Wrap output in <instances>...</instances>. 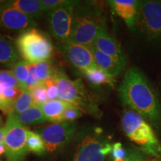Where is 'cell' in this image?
<instances>
[{
  "label": "cell",
  "instance_id": "cell-1",
  "mask_svg": "<svg viewBox=\"0 0 161 161\" xmlns=\"http://www.w3.org/2000/svg\"><path fill=\"white\" fill-rule=\"evenodd\" d=\"M119 98L127 109L136 112L151 125L161 128V102L158 94L140 69L131 66L118 90Z\"/></svg>",
  "mask_w": 161,
  "mask_h": 161
},
{
  "label": "cell",
  "instance_id": "cell-2",
  "mask_svg": "<svg viewBox=\"0 0 161 161\" xmlns=\"http://www.w3.org/2000/svg\"><path fill=\"white\" fill-rule=\"evenodd\" d=\"M105 25V16L100 4L76 1L69 41L91 47L98 31Z\"/></svg>",
  "mask_w": 161,
  "mask_h": 161
},
{
  "label": "cell",
  "instance_id": "cell-3",
  "mask_svg": "<svg viewBox=\"0 0 161 161\" xmlns=\"http://www.w3.org/2000/svg\"><path fill=\"white\" fill-rule=\"evenodd\" d=\"M57 84L58 98L78 108L84 114L100 119L102 111L95 98L90 95L80 78L72 80L62 69H56L52 77Z\"/></svg>",
  "mask_w": 161,
  "mask_h": 161
},
{
  "label": "cell",
  "instance_id": "cell-4",
  "mask_svg": "<svg viewBox=\"0 0 161 161\" xmlns=\"http://www.w3.org/2000/svg\"><path fill=\"white\" fill-rule=\"evenodd\" d=\"M121 125L125 135L140 147L143 153L161 159V144L152 126L147 121L130 109L123 111Z\"/></svg>",
  "mask_w": 161,
  "mask_h": 161
},
{
  "label": "cell",
  "instance_id": "cell-5",
  "mask_svg": "<svg viewBox=\"0 0 161 161\" xmlns=\"http://www.w3.org/2000/svg\"><path fill=\"white\" fill-rule=\"evenodd\" d=\"M111 149L108 136L102 128H85L78 134L72 161H104Z\"/></svg>",
  "mask_w": 161,
  "mask_h": 161
},
{
  "label": "cell",
  "instance_id": "cell-6",
  "mask_svg": "<svg viewBox=\"0 0 161 161\" xmlns=\"http://www.w3.org/2000/svg\"><path fill=\"white\" fill-rule=\"evenodd\" d=\"M14 43L19 57L30 64L50 60L53 55L54 46L51 38L37 28L22 32Z\"/></svg>",
  "mask_w": 161,
  "mask_h": 161
},
{
  "label": "cell",
  "instance_id": "cell-7",
  "mask_svg": "<svg viewBox=\"0 0 161 161\" xmlns=\"http://www.w3.org/2000/svg\"><path fill=\"white\" fill-rule=\"evenodd\" d=\"M133 32L150 45L161 46V0L140 1Z\"/></svg>",
  "mask_w": 161,
  "mask_h": 161
},
{
  "label": "cell",
  "instance_id": "cell-8",
  "mask_svg": "<svg viewBox=\"0 0 161 161\" xmlns=\"http://www.w3.org/2000/svg\"><path fill=\"white\" fill-rule=\"evenodd\" d=\"M4 127V144L6 148L7 161H23L28 153L26 140L29 130L18 122L11 113L7 115V120Z\"/></svg>",
  "mask_w": 161,
  "mask_h": 161
},
{
  "label": "cell",
  "instance_id": "cell-9",
  "mask_svg": "<svg viewBox=\"0 0 161 161\" xmlns=\"http://www.w3.org/2000/svg\"><path fill=\"white\" fill-rule=\"evenodd\" d=\"M76 129L75 122H61L49 125L35 131L43 139L46 152L53 154L69 144L75 136Z\"/></svg>",
  "mask_w": 161,
  "mask_h": 161
},
{
  "label": "cell",
  "instance_id": "cell-10",
  "mask_svg": "<svg viewBox=\"0 0 161 161\" xmlns=\"http://www.w3.org/2000/svg\"><path fill=\"white\" fill-rule=\"evenodd\" d=\"M76 1H67L49 13V31L57 43L69 41Z\"/></svg>",
  "mask_w": 161,
  "mask_h": 161
},
{
  "label": "cell",
  "instance_id": "cell-11",
  "mask_svg": "<svg viewBox=\"0 0 161 161\" xmlns=\"http://www.w3.org/2000/svg\"><path fill=\"white\" fill-rule=\"evenodd\" d=\"M57 48L69 63L80 71L97 66L89 47L68 41L57 43Z\"/></svg>",
  "mask_w": 161,
  "mask_h": 161
},
{
  "label": "cell",
  "instance_id": "cell-12",
  "mask_svg": "<svg viewBox=\"0 0 161 161\" xmlns=\"http://www.w3.org/2000/svg\"><path fill=\"white\" fill-rule=\"evenodd\" d=\"M37 25V22L31 17L11 7L5 2H0V28L22 33Z\"/></svg>",
  "mask_w": 161,
  "mask_h": 161
},
{
  "label": "cell",
  "instance_id": "cell-13",
  "mask_svg": "<svg viewBox=\"0 0 161 161\" xmlns=\"http://www.w3.org/2000/svg\"><path fill=\"white\" fill-rule=\"evenodd\" d=\"M94 47L98 51L103 52L105 55L110 56L121 65L125 67L127 64V58L125 54L121 47L120 44L116 39H114L108 33L107 25L102 28L96 36L94 43L92 44Z\"/></svg>",
  "mask_w": 161,
  "mask_h": 161
},
{
  "label": "cell",
  "instance_id": "cell-14",
  "mask_svg": "<svg viewBox=\"0 0 161 161\" xmlns=\"http://www.w3.org/2000/svg\"><path fill=\"white\" fill-rule=\"evenodd\" d=\"M114 13L119 17L133 31L136 25L140 1L138 0H110L108 1Z\"/></svg>",
  "mask_w": 161,
  "mask_h": 161
},
{
  "label": "cell",
  "instance_id": "cell-15",
  "mask_svg": "<svg viewBox=\"0 0 161 161\" xmlns=\"http://www.w3.org/2000/svg\"><path fill=\"white\" fill-rule=\"evenodd\" d=\"M90 49L91 50L92 55H93L96 66L99 67L100 69L105 71L107 73H108L114 78H116L124 71L125 67L121 65L119 63L113 59L110 56L98 51L93 46L90 47Z\"/></svg>",
  "mask_w": 161,
  "mask_h": 161
},
{
  "label": "cell",
  "instance_id": "cell-16",
  "mask_svg": "<svg viewBox=\"0 0 161 161\" xmlns=\"http://www.w3.org/2000/svg\"><path fill=\"white\" fill-rule=\"evenodd\" d=\"M8 5L34 19L36 22L43 17L40 0H12L5 1Z\"/></svg>",
  "mask_w": 161,
  "mask_h": 161
},
{
  "label": "cell",
  "instance_id": "cell-17",
  "mask_svg": "<svg viewBox=\"0 0 161 161\" xmlns=\"http://www.w3.org/2000/svg\"><path fill=\"white\" fill-rule=\"evenodd\" d=\"M15 43L10 38L0 35V64L8 67H12L19 61Z\"/></svg>",
  "mask_w": 161,
  "mask_h": 161
},
{
  "label": "cell",
  "instance_id": "cell-18",
  "mask_svg": "<svg viewBox=\"0 0 161 161\" xmlns=\"http://www.w3.org/2000/svg\"><path fill=\"white\" fill-rule=\"evenodd\" d=\"M68 104L63 101L56 99L48 101L40 107L48 122L57 123L62 122V116Z\"/></svg>",
  "mask_w": 161,
  "mask_h": 161
},
{
  "label": "cell",
  "instance_id": "cell-19",
  "mask_svg": "<svg viewBox=\"0 0 161 161\" xmlns=\"http://www.w3.org/2000/svg\"><path fill=\"white\" fill-rule=\"evenodd\" d=\"M80 72L84 77L94 86H110L113 87L115 85V78L98 66L83 70Z\"/></svg>",
  "mask_w": 161,
  "mask_h": 161
},
{
  "label": "cell",
  "instance_id": "cell-20",
  "mask_svg": "<svg viewBox=\"0 0 161 161\" xmlns=\"http://www.w3.org/2000/svg\"><path fill=\"white\" fill-rule=\"evenodd\" d=\"M12 114V113H11ZM13 114L16 119L23 125H38L48 122L40 106L35 105L20 114Z\"/></svg>",
  "mask_w": 161,
  "mask_h": 161
},
{
  "label": "cell",
  "instance_id": "cell-21",
  "mask_svg": "<svg viewBox=\"0 0 161 161\" xmlns=\"http://www.w3.org/2000/svg\"><path fill=\"white\" fill-rule=\"evenodd\" d=\"M26 148L28 152L37 155H43L46 152V147L43 139L35 130H28Z\"/></svg>",
  "mask_w": 161,
  "mask_h": 161
},
{
  "label": "cell",
  "instance_id": "cell-22",
  "mask_svg": "<svg viewBox=\"0 0 161 161\" xmlns=\"http://www.w3.org/2000/svg\"><path fill=\"white\" fill-rule=\"evenodd\" d=\"M29 65L30 63L25 60H19L11 67V71L19 82V88L23 91L26 90V83L29 74Z\"/></svg>",
  "mask_w": 161,
  "mask_h": 161
},
{
  "label": "cell",
  "instance_id": "cell-23",
  "mask_svg": "<svg viewBox=\"0 0 161 161\" xmlns=\"http://www.w3.org/2000/svg\"><path fill=\"white\" fill-rule=\"evenodd\" d=\"M35 105V104L31 91L29 90H24L21 96L16 101L11 113L14 114H20Z\"/></svg>",
  "mask_w": 161,
  "mask_h": 161
},
{
  "label": "cell",
  "instance_id": "cell-24",
  "mask_svg": "<svg viewBox=\"0 0 161 161\" xmlns=\"http://www.w3.org/2000/svg\"><path fill=\"white\" fill-rule=\"evenodd\" d=\"M36 74L40 82H44L45 80L52 78L55 75L56 69L50 60H44L35 64Z\"/></svg>",
  "mask_w": 161,
  "mask_h": 161
},
{
  "label": "cell",
  "instance_id": "cell-25",
  "mask_svg": "<svg viewBox=\"0 0 161 161\" xmlns=\"http://www.w3.org/2000/svg\"><path fill=\"white\" fill-rule=\"evenodd\" d=\"M10 87L19 88V84L11 70H0V92Z\"/></svg>",
  "mask_w": 161,
  "mask_h": 161
},
{
  "label": "cell",
  "instance_id": "cell-26",
  "mask_svg": "<svg viewBox=\"0 0 161 161\" xmlns=\"http://www.w3.org/2000/svg\"><path fill=\"white\" fill-rule=\"evenodd\" d=\"M30 91L31 92L35 105L40 106L41 104L48 102L47 90H46V86L43 82H40Z\"/></svg>",
  "mask_w": 161,
  "mask_h": 161
},
{
  "label": "cell",
  "instance_id": "cell-27",
  "mask_svg": "<svg viewBox=\"0 0 161 161\" xmlns=\"http://www.w3.org/2000/svg\"><path fill=\"white\" fill-rule=\"evenodd\" d=\"M23 92V90H22L20 88L10 87L6 88V89L2 90V91L0 92V94L3 96L4 100L13 108L16 101L21 96Z\"/></svg>",
  "mask_w": 161,
  "mask_h": 161
},
{
  "label": "cell",
  "instance_id": "cell-28",
  "mask_svg": "<svg viewBox=\"0 0 161 161\" xmlns=\"http://www.w3.org/2000/svg\"><path fill=\"white\" fill-rule=\"evenodd\" d=\"M83 113L75 106L69 104L62 116V122H75L83 116Z\"/></svg>",
  "mask_w": 161,
  "mask_h": 161
},
{
  "label": "cell",
  "instance_id": "cell-29",
  "mask_svg": "<svg viewBox=\"0 0 161 161\" xmlns=\"http://www.w3.org/2000/svg\"><path fill=\"white\" fill-rule=\"evenodd\" d=\"M110 154H111L112 158L114 159V161H116L125 159L128 157V153L123 148L122 143L118 142L112 145V149Z\"/></svg>",
  "mask_w": 161,
  "mask_h": 161
},
{
  "label": "cell",
  "instance_id": "cell-30",
  "mask_svg": "<svg viewBox=\"0 0 161 161\" xmlns=\"http://www.w3.org/2000/svg\"><path fill=\"white\" fill-rule=\"evenodd\" d=\"M43 83L46 86V90H47L48 101L56 100L58 98V87L55 79L53 78H51L45 80Z\"/></svg>",
  "mask_w": 161,
  "mask_h": 161
},
{
  "label": "cell",
  "instance_id": "cell-31",
  "mask_svg": "<svg viewBox=\"0 0 161 161\" xmlns=\"http://www.w3.org/2000/svg\"><path fill=\"white\" fill-rule=\"evenodd\" d=\"M40 83V82L38 80L37 74H36L35 64H30L29 78L26 83V90H31Z\"/></svg>",
  "mask_w": 161,
  "mask_h": 161
},
{
  "label": "cell",
  "instance_id": "cell-32",
  "mask_svg": "<svg viewBox=\"0 0 161 161\" xmlns=\"http://www.w3.org/2000/svg\"><path fill=\"white\" fill-rule=\"evenodd\" d=\"M66 0H40L43 12H51L66 3Z\"/></svg>",
  "mask_w": 161,
  "mask_h": 161
},
{
  "label": "cell",
  "instance_id": "cell-33",
  "mask_svg": "<svg viewBox=\"0 0 161 161\" xmlns=\"http://www.w3.org/2000/svg\"><path fill=\"white\" fill-rule=\"evenodd\" d=\"M142 151L134 150L128 152V157L124 160H116V161H141L143 160V154Z\"/></svg>",
  "mask_w": 161,
  "mask_h": 161
},
{
  "label": "cell",
  "instance_id": "cell-34",
  "mask_svg": "<svg viewBox=\"0 0 161 161\" xmlns=\"http://www.w3.org/2000/svg\"><path fill=\"white\" fill-rule=\"evenodd\" d=\"M12 109H13L12 106L10 105L8 103H7V102L4 100V98H3V96H1V94H0V110L3 111L5 114H7L8 115L9 113H11L12 111Z\"/></svg>",
  "mask_w": 161,
  "mask_h": 161
},
{
  "label": "cell",
  "instance_id": "cell-35",
  "mask_svg": "<svg viewBox=\"0 0 161 161\" xmlns=\"http://www.w3.org/2000/svg\"><path fill=\"white\" fill-rule=\"evenodd\" d=\"M4 138H5V127L0 128V144L4 143Z\"/></svg>",
  "mask_w": 161,
  "mask_h": 161
},
{
  "label": "cell",
  "instance_id": "cell-36",
  "mask_svg": "<svg viewBox=\"0 0 161 161\" xmlns=\"http://www.w3.org/2000/svg\"><path fill=\"white\" fill-rule=\"evenodd\" d=\"M6 152V148L4 143L0 144V157L3 156V154H5Z\"/></svg>",
  "mask_w": 161,
  "mask_h": 161
},
{
  "label": "cell",
  "instance_id": "cell-37",
  "mask_svg": "<svg viewBox=\"0 0 161 161\" xmlns=\"http://www.w3.org/2000/svg\"><path fill=\"white\" fill-rule=\"evenodd\" d=\"M2 124H3V121H2V117L0 116V128L2 127Z\"/></svg>",
  "mask_w": 161,
  "mask_h": 161
},
{
  "label": "cell",
  "instance_id": "cell-38",
  "mask_svg": "<svg viewBox=\"0 0 161 161\" xmlns=\"http://www.w3.org/2000/svg\"><path fill=\"white\" fill-rule=\"evenodd\" d=\"M141 161H160V160H141Z\"/></svg>",
  "mask_w": 161,
  "mask_h": 161
},
{
  "label": "cell",
  "instance_id": "cell-39",
  "mask_svg": "<svg viewBox=\"0 0 161 161\" xmlns=\"http://www.w3.org/2000/svg\"><path fill=\"white\" fill-rule=\"evenodd\" d=\"M0 161H1V160H0Z\"/></svg>",
  "mask_w": 161,
  "mask_h": 161
}]
</instances>
